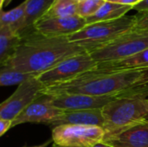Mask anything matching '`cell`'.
Instances as JSON below:
<instances>
[{"label":"cell","mask_w":148,"mask_h":147,"mask_svg":"<svg viewBox=\"0 0 148 147\" xmlns=\"http://www.w3.org/2000/svg\"><path fill=\"white\" fill-rule=\"evenodd\" d=\"M105 137L148 120V98L119 97L102 109Z\"/></svg>","instance_id":"cell-3"},{"label":"cell","mask_w":148,"mask_h":147,"mask_svg":"<svg viewBox=\"0 0 148 147\" xmlns=\"http://www.w3.org/2000/svg\"><path fill=\"white\" fill-rule=\"evenodd\" d=\"M147 49L148 30L134 29L89 54L100 64L121 61Z\"/></svg>","instance_id":"cell-5"},{"label":"cell","mask_w":148,"mask_h":147,"mask_svg":"<svg viewBox=\"0 0 148 147\" xmlns=\"http://www.w3.org/2000/svg\"><path fill=\"white\" fill-rule=\"evenodd\" d=\"M103 141L114 147H148V120L106 136Z\"/></svg>","instance_id":"cell-12"},{"label":"cell","mask_w":148,"mask_h":147,"mask_svg":"<svg viewBox=\"0 0 148 147\" xmlns=\"http://www.w3.org/2000/svg\"><path fill=\"white\" fill-rule=\"evenodd\" d=\"M75 2H76L77 3H81V2H82V1H84V0H74Z\"/></svg>","instance_id":"cell-29"},{"label":"cell","mask_w":148,"mask_h":147,"mask_svg":"<svg viewBox=\"0 0 148 147\" xmlns=\"http://www.w3.org/2000/svg\"><path fill=\"white\" fill-rule=\"evenodd\" d=\"M134 10L139 12H148V0H143L134 6Z\"/></svg>","instance_id":"cell-25"},{"label":"cell","mask_w":148,"mask_h":147,"mask_svg":"<svg viewBox=\"0 0 148 147\" xmlns=\"http://www.w3.org/2000/svg\"><path fill=\"white\" fill-rule=\"evenodd\" d=\"M22 36L8 26H0V64H4L15 53Z\"/></svg>","instance_id":"cell-16"},{"label":"cell","mask_w":148,"mask_h":147,"mask_svg":"<svg viewBox=\"0 0 148 147\" xmlns=\"http://www.w3.org/2000/svg\"><path fill=\"white\" fill-rule=\"evenodd\" d=\"M36 75L20 72L8 66H1L0 69V85L2 87H9L20 85Z\"/></svg>","instance_id":"cell-20"},{"label":"cell","mask_w":148,"mask_h":147,"mask_svg":"<svg viewBox=\"0 0 148 147\" xmlns=\"http://www.w3.org/2000/svg\"><path fill=\"white\" fill-rule=\"evenodd\" d=\"M135 24V16H125L114 20L87 24L78 32L69 36L68 38L71 42L90 53L134 29Z\"/></svg>","instance_id":"cell-4"},{"label":"cell","mask_w":148,"mask_h":147,"mask_svg":"<svg viewBox=\"0 0 148 147\" xmlns=\"http://www.w3.org/2000/svg\"><path fill=\"white\" fill-rule=\"evenodd\" d=\"M87 25L86 18L78 15L62 18H41L34 24V29L48 36H69Z\"/></svg>","instance_id":"cell-10"},{"label":"cell","mask_w":148,"mask_h":147,"mask_svg":"<svg viewBox=\"0 0 148 147\" xmlns=\"http://www.w3.org/2000/svg\"><path fill=\"white\" fill-rule=\"evenodd\" d=\"M25 8L26 0L9 11L1 10L0 26H8L16 33L19 34V29L25 15Z\"/></svg>","instance_id":"cell-19"},{"label":"cell","mask_w":148,"mask_h":147,"mask_svg":"<svg viewBox=\"0 0 148 147\" xmlns=\"http://www.w3.org/2000/svg\"><path fill=\"white\" fill-rule=\"evenodd\" d=\"M104 118L101 109L63 111L62 115L51 125L53 127L60 126H104Z\"/></svg>","instance_id":"cell-13"},{"label":"cell","mask_w":148,"mask_h":147,"mask_svg":"<svg viewBox=\"0 0 148 147\" xmlns=\"http://www.w3.org/2000/svg\"><path fill=\"white\" fill-rule=\"evenodd\" d=\"M84 52L67 36H48L32 29L22 36L14 55L1 66L38 76L62 61Z\"/></svg>","instance_id":"cell-2"},{"label":"cell","mask_w":148,"mask_h":147,"mask_svg":"<svg viewBox=\"0 0 148 147\" xmlns=\"http://www.w3.org/2000/svg\"><path fill=\"white\" fill-rule=\"evenodd\" d=\"M4 2H5V0H1V10H3V6L4 4Z\"/></svg>","instance_id":"cell-28"},{"label":"cell","mask_w":148,"mask_h":147,"mask_svg":"<svg viewBox=\"0 0 148 147\" xmlns=\"http://www.w3.org/2000/svg\"><path fill=\"white\" fill-rule=\"evenodd\" d=\"M116 98L114 96H95L80 94L51 96L53 106L62 111L102 109Z\"/></svg>","instance_id":"cell-11"},{"label":"cell","mask_w":148,"mask_h":147,"mask_svg":"<svg viewBox=\"0 0 148 147\" xmlns=\"http://www.w3.org/2000/svg\"><path fill=\"white\" fill-rule=\"evenodd\" d=\"M97 63L88 52L69 57L48 71L37 76L38 81L45 87H50L71 81L77 76L98 68Z\"/></svg>","instance_id":"cell-6"},{"label":"cell","mask_w":148,"mask_h":147,"mask_svg":"<svg viewBox=\"0 0 148 147\" xmlns=\"http://www.w3.org/2000/svg\"><path fill=\"white\" fill-rule=\"evenodd\" d=\"M11 127H12L11 120L0 119V136L4 135Z\"/></svg>","instance_id":"cell-23"},{"label":"cell","mask_w":148,"mask_h":147,"mask_svg":"<svg viewBox=\"0 0 148 147\" xmlns=\"http://www.w3.org/2000/svg\"><path fill=\"white\" fill-rule=\"evenodd\" d=\"M136 17V24L135 29L148 30V12H139L135 15Z\"/></svg>","instance_id":"cell-22"},{"label":"cell","mask_w":148,"mask_h":147,"mask_svg":"<svg viewBox=\"0 0 148 147\" xmlns=\"http://www.w3.org/2000/svg\"><path fill=\"white\" fill-rule=\"evenodd\" d=\"M50 141H48V142H46V143H44V144H42V145H41V146H30V147H46L48 145H49V143Z\"/></svg>","instance_id":"cell-27"},{"label":"cell","mask_w":148,"mask_h":147,"mask_svg":"<svg viewBox=\"0 0 148 147\" xmlns=\"http://www.w3.org/2000/svg\"><path fill=\"white\" fill-rule=\"evenodd\" d=\"M104 3L105 0H84L77 5V15L88 18L95 14Z\"/></svg>","instance_id":"cell-21"},{"label":"cell","mask_w":148,"mask_h":147,"mask_svg":"<svg viewBox=\"0 0 148 147\" xmlns=\"http://www.w3.org/2000/svg\"><path fill=\"white\" fill-rule=\"evenodd\" d=\"M94 147H114V146H110V145H108V144L105 143L104 141H102V142H100V143L96 144V145H95Z\"/></svg>","instance_id":"cell-26"},{"label":"cell","mask_w":148,"mask_h":147,"mask_svg":"<svg viewBox=\"0 0 148 147\" xmlns=\"http://www.w3.org/2000/svg\"><path fill=\"white\" fill-rule=\"evenodd\" d=\"M148 83V69L111 70L95 68L76 78L44 88L42 94H88L95 96L128 97L136 88Z\"/></svg>","instance_id":"cell-1"},{"label":"cell","mask_w":148,"mask_h":147,"mask_svg":"<svg viewBox=\"0 0 148 147\" xmlns=\"http://www.w3.org/2000/svg\"><path fill=\"white\" fill-rule=\"evenodd\" d=\"M105 1L116 3H120V4H123V5H131L134 7L138 3H140L143 0H105Z\"/></svg>","instance_id":"cell-24"},{"label":"cell","mask_w":148,"mask_h":147,"mask_svg":"<svg viewBox=\"0 0 148 147\" xmlns=\"http://www.w3.org/2000/svg\"><path fill=\"white\" fill-rule=\"evenodd\" d=\"M77 5L78 3L74 0H54L41 18H62L75 16Z\"/></svg>","instance_id":"cell-18"},{"label":"cell","mask_w":148,"mask_h":147,"mask_svg":"<svg viewBox=\"0 0 148 147\" xmlns=\"http://www.w3.org/2000/svg\"><path fill=\"white\" fill-rule=\"evenodd\" d=\"M63 113L52 104L51 96L41 93L13 121L12 127L24 123H41L51 126Z\"/></svg>","instance_id":"cell-9"},{"label":"cell","mask_w":148,"mask_h":147,"mask_svg":"<svg viewBox=\"0 0 148 147\" xmlns=\"http://www.w3.org/2000/svg\"><path fill=\"white\" fill-rule=\"evenodd\" d=\"M105 139L100 126H60L52 129L53 147H94Z\"/></svg>","instance_id":"cell-7"},{"label":"cell","mask_w":148,"mask_h":147,"mask_svg":"<svg viewBox=\"0 0 148 147\" xmlns=\"http://www.w3.org/2000/svg\"><path fill=\"white\" fill-rule=\"evenodd\" d=\"M54 0H26L25 15L19 29V35L23 36L34 29V24L44 15Z\"/></svg>","instance_id":"cell-14"},{"label":"cell","mask_w":148,"mask_h":147,"mask_svg":"<svg viewBox=\"0 0 148 147\" xmlns=\"http://www.w3.org/2000/svg\"><path fill=\"white\" fill-rule=\"evenodd\" d=\"M131 10H134V7L131 5H123L116 3L105 1L104 4L99 9V10L95 14L86 18L87 24L118 19L122 16H125L126 14Z\"/></svg>","instance_id":"cell-15"},{"label":"cell","mask_w":148,"mask_h":147,"mask_svg":"<svg viewBox=\"0 0 148 147\" xmlns=\"http://www.w3.org/2000/svg\"><path fill=\"white\" fill-rule=\"evenodd\" d=\"M98 68L111 70L148 69V49L131 57L121 61L108 63H100Z\"/></svg>","instance_id":"cell-17"},{"label":"cell","mask_w":148,"mask_h":147,"mask_svg":"<svg viewBox=\"0 0 148 147\" xmlns=\"http://www.w3.org/2000/svg\"><path fill=\"white\" fill-rule=\"evenodd\" d=\"M44 86L33 76L20 84L16 91L0 105V119L13 121L42 93Z\"/></svg>","instance_id":"cell-8"}]
</instances>
